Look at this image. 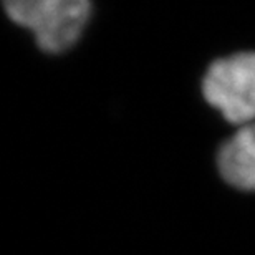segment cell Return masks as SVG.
I'll list each match as a JSON object with an SVG mask.
<instances>
[{
	"label": "cell",
	"mask_w": 255,
	"mask_h": 255,
	"mask_svg": "<svg viewBox=\"0 0 255 255\" xmlns=\"http://www.w3.org/2000/svg\"><path fill=\"white\" fill-rule=\"evenodd\" d=\"M15 23L30 28L43 52H66L91 17L90 0H2Z\"/></svg>",
	"instance_id": "1"
},
{
	"label": "cell",
	"mask_w": 255,
	"mask_h": 255,
	"mask_svg": "<svg viewBox=\"0 0 255 255\" xmlns=\"http://www.w3.org/2000/svg\"><path fill=\"white\" fill-rule=\"evenodd\" d=\"M202 93L231 123H255V52L234 53L211 63Z\"/></svg>",
	"instance_id": "2"
},
{
	"label": "cell",
	"mask_w": 255,
	"mask_h": 255,
	"mask_svg": "<svg viewBox=\"0 0 255 255\" xmlns=\"http://www.w3.org/2000/svg\"><path fill=\"white\" fill-rule=\"evenodd\" d=\"M217 167L231 186L255 191V123L244 125L221 146Z\"/></svg>",
	"instance_id": "3"
}]
</instances>
